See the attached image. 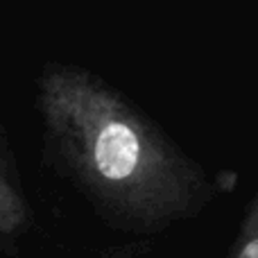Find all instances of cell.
<instances>
[{"instance_id":"cell-1","label":"cell","mask_w":258,"mask_h":258,"mask_svg":"<svg viewBox=\"0 0 258 258\" xmlns=\"http://www.w3.org/2000/svg\"><path fill=\"white\" fill-rule=\"evenodd\" d=\"M34 109L43 163L134 242L197 220L224 192L222 177L86 66L45 61L34 80Z\"/></svg>"},{"instance_id":"cell-2","label":"cell","mask_w":258,"mask_h":258,"mask_svg":"<svg viewBox=\"0 0 258 258\" xmlns=\"http://www.w3.org/2000/svg\"><path fill=\"white\" fill-rule=\"evenodd\" d=\"M34 229V211L21 183V174L0 168V254L18 256Z\"/></svg>"},{"instance_id":"cell-3","label":"cell","mask_w":258,"mask_h":258,"mask_svg":"<svg viewBox=\"0 0 258 258\" xmlns=\"http://www.w3.org/2000/svg\"><path fill=\"white\" fill-rule=\"evenodd\" d=\"M231 258H258V204H256V200H251L247 204L245 218H242L238 236L231 247Z\"/></svg>"},{"instance_id":"cell-4","label":"cell","mask_w":258,"mask_h":258,"mask_svg":"<svg viewBox=\"0 0 258 258\" xmlns=\"http://www.w3.org/2000/svg\"><path fill=\"white\" fill-rule=\"evenodd\" d=\"M143 251H147V242L127 240V242H120V245L100 249V251H95V254H91L86 258H138Z\"/></svg>"},{"instance_id":"cell-5","label":"cell","mask_w":258,"mask_h":258,"mask_svg":"<svg viewBox=\"0 0 258 258\" xmlns=\"http://www.w3.org/2000/svg\"><path fill=\"white\" fill-rule=\"evenodd\" d=\"M0 168L7 170V172H18L16 161H14V154H12V145H9V138H7L3 122H0Z\"/></svg>"}]
</instances>
